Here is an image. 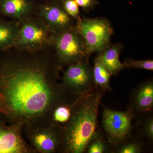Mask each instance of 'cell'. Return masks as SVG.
<instances>
[{
    "label": "cell",
    "instance_id": "6da1fadb",
    "mask_svg": "<svg viewBox=\"0 0 153 153\" xmlns=\"http://www.w3.org/2000/svg\"><path fill=\"white\" fill-rule=\"evenodd\" d=\"M11 49L1 51L0 112L28 122L67 100L68 93L57 82L60 68L54 54L49 58L47 48L29 52L14 48V54Z\"/></svg>",
    "mask_w": 153,
    "mask_h": 153
},
{
    "label": "cell",
    "instance_id": "7a4b0ae2",
    "mask_svg": "<svg viewBox=\"0 0 153 153\" xmlns=\"http://www.w3.org/2000/svg\"><path fill=\"white\" fill-rule=\"evenodd\" d=\"M102 92L94 88L74 102L70 120L61 131L64 152H85L88 143L100 132L98 114Z\"/></svg>",
    "mask_w": 153,
    "mask_h": 153
},
{
    "label": "cell",
    "instance_id": "3957f363",
    "mask_svg": "<svg viewBox=\"0 0 153 153\" xmlns=\"http://www.w3.org/2000/svg\"><path fill=\"white\" fill-rule=\"evenodd\" d=\"M52 47L60 69L90 57L76 25L63 32L53 34Z\"/></svg>",
    "mask_w": 153,
    "mask_h": 153
},
{
    "label": "cell",
    "instance_id": "277c9868",
    "mask_svg": "<svg viewBox=\"0 0 153 153\" xmlns=\"http://www.w3.org/2000/svg\"><path fill=\"white\" fill-rule=\"evenodd\" d=\"M20 23L14 48L21 51L34 52L52 46L54 33L41 18L32 16Z\"/></svg>",
    "mask_w": 153,
    "mask_h": 153
},
{
    "label": "cell",
    "instance_id": "5b68a950",
    "mask_svg": "<svg viewBox=\"0 0 153 153\" xmlns=\"http://www.w3.org/2000/svg\"><path fill=\"white\" fill-rule=\"evenodd\" d=\"M76 26L89 56L94 52L100 53L110 45L114 31L108 19L81 18L76 21Z\"/></svg>",
    "mask_w": 153,
    "mask_h": 153
},
{
    "label": "cell",
    "instance_id": "8992f818",
    "mask_svg": "<svg viewBox=\"0 0 153 153\" xmlns=\"http://www.w3.org/2000/svg\"><path fill=\"white\" fill-rule=\"evenodd\" d=\"M63 72L61 85L68 94L80 97L91 92L94 88L92 67L88 58L67 66Z\"/></svg>",
    "mask_w": 153,
    "mask_h": 153
},
{
    "label": "cell",
    "instance_id": "52a82bcc",
    "mask_svg": "<svg viewBox=\"0 0 153 153\" xmlns=\"http://www.w3.org/2000/svg\"><path fill=\"white\" fill-rule=\"evenodd\" d=\"M133 117L128 110L119 111L104 108L102 126L110 144L116 146L128 138L131 133Z\"/></svg>",
    "mask_w": 153,
    "mask_h": 153
},
{
    "label": "cell",
    "instance_id": "ba28073f",
    "mask_svg": "<svg viewBox=\"0 0 153 153\" xmlns=\"http://www.w3.org/2000/svg\"><path fill=\"white\" fill-rule=\"evenodd\" d=\"M36 13L54 34L63 32L76 25L74 19L64 10L60 0H45L39 2Z\"/></svg>",
    "mask_w": 153,
    "mask_h": 153
},
{
    "label": "cell",
    "instance_id": "9c48e42d",
    "mask_svg": "<svg viewBox=\"0 0 153 153\" xmlns=\"http://www.w3.org/2000/svg\"><path fill=\"white\" fill-rule=\"evenodd\" d=\"M130 109L134 114H147L152 111L153 107V81L148 79L134 88L130 101Z\"/></svg>",
    "mask_w": 153,
    "mask_h": 153
},
{
    "label": "cell",
    "instance_id": "30bf717a",
    "mask_svg": "<svg viewBox=\"0 0 153 153\" xmlns=\"http://www.w3.org/2000/svg\"><path fill=\"white\" fill-rule=\"evenodd\" d=\"M31 139L33 146L39 152H55L61 148V130L55 126L37 130Z\"/></svg>",
    "mask_w": 153,
    "mask_h": 153
},
{
    "label": "cell",
    "instance_id": "8fae6325",
    "mask_svg": "<svg viewBox=\"0 0 153 153\" xmlns=\"http://www.w3.org/2000/svg\"><path fill=\"white\" fill-rule=\"evenodd\" d=\"M36 0H0V15L21 22L37 12Z\"/></svg>",
    "mask_w": 153,
    "mask_h": 153
},
{
    "label": "cell",
    "instance_id": "7c38bea8",
    "mask_svg": "<svg viewBox=\"0 0 153 153\" xmlns=\"http://www.w3.org/2000/svg\"><path fill=\"white\" fill-rule=\"evenodd\" d=\"M29 151L17 127L0 126V153H26Z\"/></svg>",
    "mask_w": 153,
    "mask_h": 153
},
{
    "label": "cell",
    "instance_id": "4fadbf2b",
    "mask_svg": "<svg viewBox=\"0 0 153 153\" xmlns=\"http://www.w3.org/2000/svg\"><path fill=\"white\" fill-rule=\"evenodd\" d=\"M123 46L120 43H117L114 45L111 44L97 54L111 75H117L120 71L126 68L123 63L120 61V55Z\"/></svg>",
    "mask_w": 153,
    "mask_h": 153
},
{
    "label": "cell",
    "instance_id": "5bb4252c",
    "mask_svg": "<svg viewBox=\"0 0 153 153\" xmlns=\"http://www.w3.org/2000/svg\"><path fill=\"white\" fill-rule=\"evenodd\" d=\"M20 25L19 22L7 21L0 17V51L13 47Z\"/></svg>",
    "mask_w": 153,
    "mask_h": 153
},
{
    "label": "cell",
    "instance_id": "9a60e30c",
    "mask_svg": "<svg viewBox=\"0 0 153 153\" xmlns=\"http://www.w3.org/2000/svg\"><path fill=\"white\" fill-rule=\"evenodd\" d=\"M92 74L94 88L102 92L112 91L110 82L112 75L97 55L94 58Z\"/></svg>",
    "mask_w": 153,
    "mask_h": 153
},
{
    "label": "cell",
    "instance_id": "2e32d148",
    "mask_svg": "<svg viewBox=\"0 0 153 153\" xmlns=\"http://www.w3.org/2000/svg\"><path fill=\"white\" fill-rule=\"evenodd\" d=\"M76 100L61 102L55 105L51 111L50 114H52V121L55 124L54 126L60 128V130L69 121L72 107Z\"/></svg>",
    "mask_w": 153,
    "mask_h": 153
},
{
    "label": "cell",
    "instance_id": "e0dca14e",
    "mask_svg": "<svg viewBox=\"0 0 153 153\" xmlns=\"http://www.w3.org/2000/svg\"><path fill=\"white\" fill-rule=\"evenodd\" d=\"M109 149V146L100 132L88 143L84 153H104L108 152Z\"/></svg>",
    "mask_w": 153,
    "mask_h": 153
},
{
    "label": "cell",
    "instance_id": "ac0fdd59",
    "mask_svg": "<svg viewBox=\"0 0 153 153\" xmlns=\"http://www.w3.org/2000/svg\"><path fill=\"white\" fill-rule=\"evenodd\" d=\"M117 145L118 146L115 150L116 153H140L142 151V145L136 141L125 140Z\"/></svg>",
    "mask_w": 153,
    "mask_h": 153
},
{
    "label": "cell",
    "instance_id": "d6986e66",
    "mask_svg": "<svg viewBox=\"0 0 153 153\" xmlns=\"http://www.w3.org/2000/svg\"><path fill=\"white\" fill-rule=\"evenodd\" d=\"M123 64L126 68L143 69L153 71V60H135L134 59H128Z\"/></svg>",
    "mask_w": 153,
    "mask_h": 153
},
{
    "label": "cell",
    "instance_id": "ffe728a7",
    "mask_svg": "<svg viewBox=\"0 0 153 153\" xmlns=\"http://www.w3.org/2000/svg\"><path fill=\"white\" fill-rule=\"evenodd\" d=\"M64 10L71 18L76 21L81 19L79 7L74 0H60Z\"/></svg>",
    "mask_w": 153,
    "mask_h": 153
},
{
    "label": "cell",
    "instance_id": "44dd1931",
    "mask_svg": "<svg viewBox=\"0 0 153 153\" xmlns=\"http://www.w3.org/2000/svg\"><path fill=\"white\" fill-rule=\"evenodd\" d=\"M143 131L146 137L150 140L153 139V118L152 116L148 117L144 122Z\"/></svg>",
    "mask_w": 153,
    "mask_h": 153
},
{
    "label": "cell",
    "instance_id": "7402d4cb",
    "mask_svg": "<svg viewBox=\"0 0 153 153\" xmlns=\"http://www.w3.org/2000/svg\"><path fill=\"white\" fill-rule=\"evenodd\" d=\"M84 12L88 13L99 4L98 0H74Z\"/></svg>",
    "mask_w": 153,
    "mask_h": 153
},
{
    "label": "cell",
    "instance_id": "603a6c76",
    "mask_svg": "<svg viewBox=\"0 0 153 153\" xmlns=\"http://www.w3.org/2000/svg\"><path fill=\"white\" fill-rule=\"evenodd\" d=\"M38 2H41L43 1H45V0H36Z\"/></svg>",
    "mask_w": 153,
    "mask_h": 153
}]
</instances>
